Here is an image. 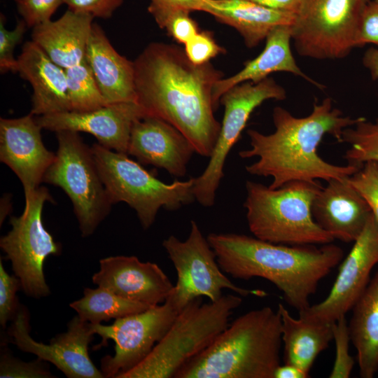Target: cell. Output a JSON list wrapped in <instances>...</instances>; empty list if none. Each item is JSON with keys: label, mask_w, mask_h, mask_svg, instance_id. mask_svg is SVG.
<instances>
[{"label": "cell", "mask_w": 378, "mask_h": 378, "mask_svg": "<svg viewBox=\"0 0 378 378\" xmlns=\"http://www.w3.org/2000/svg\"><path fill=\"white\" fill-rule=\"evenodd\" d=\"M41 129L31 113L18 118H0V161L20 179L24 197L40 187L55 158L56 153L43 142Z\"/></svg>", "instance_id": "e0dca14e"}, {"label": "cell", "mask_w": 378, "mask_h": 378, "mask_svg": "<svg viewBox=\"0 0 378 378\" xmlns=\"http://www.w3.org/2000/svg\"><path fill=\"white\" fill-rule=\"evenodd\" d=\"M265 7L295 15L302 0H248Z\"/></svg>", "instance_id": "60d3db41"}, {"label": "cell", "mask_w": 378, "mask_h": 378, "mask_svg": "<svg viewBox=\"0 0 378 378\" xmlns=\"http://www.w3.org/2000/svg\"><path fill=\"white\" fill-rule=\"evenodd\" d=\"M351 310L348 327L359 374L362 378H372L378 371V270Z\"/></svg>", "instance_id": "4316f807"}, {"label": "cell", "mask_w": 378, "mask_h": 378, "mask_svg": "<svg viewBox=\"0 0 378 378\" xmlns=\"http://www.w3.org/2000/svg\"><path fill=\"white\" fill-rule=\"evenodd\" d=\"M65 73L71 111H89L106 105L85 58Z\"/></svg>", "instance_id": "f1b7e54d"}, {"label": "cell", "mask_w": 378, "mask_h": 378, "mask_svg": "<svg viewBox=\"0 0 378 378\" xmlns=\"http://www.w3.org/2000/svg\"><path fill=\"white\" fill-rule=\"evenodd\" d=\"M203 12L234 28L248 48L257 46L275 27L292 24L295 15L248 0H206Z\"/></svg>", "instance_id": "d4e9b609"}, {"label": "cell", "mask_w": 378, "mask_h": 378, "mask_svg": "<svg viewBox=\"0 0 378 378\" xmlns=\"http://www.w3.org/2000/svg\"><path fill=\"white\" fill-rule=\"evenodd\" d=\"M221 270L232 278L260 277L272 283L286 303L303 310L318 284L343 259L344 251L332 243L286 245L237 233L206 237Z\"/></svg>", "instance_id": "3957f363"}, {"label": "cell", "mask_w": 378, "mask_h": 378, "mask_svg": "<svg viewBox=\"0 0 378 378\" xmlns=\"http://www.w3.org/2000/svg\"><path fill=\"white\" fill-rule=\"evenodd\" d=\"M360 117L345 116L326 97L314 103L310 114L298 118L288 110L276 106L272 111L275 127L273 133L262 134L255 130L247 131L251 148L241 150L244 159L257 158L246 165V171L253 176L271 177V188H278L293 181L313 182L322 179H343L360 167L347 164H330L318 154V148L326 134L339 141L343 130L355 125Z\"/></svg>", "instance_id": "7a4b0ae2"}, {"label": "cell", "mask_w": 378, "mask_h": 378, "mask_svg": "<svg viewBox=\"0 0 378 378\" xmlns=\"http://www.w3.org/2000/svg\"><path fill=\"white\" fill-rule=\"evenodd\" d=\"M338 142L349 146L343 156L348 164L361 167L368 161L378 162V119L370 121L360 117L343 130Z\"/></svg>", "instance_id": "f546056e"}, {"label": "cell", "mask_w": 378, "mask_h": 378, "mask_svg": "<svg viewBox=\"0 0 378 378\" xmlns=\"http://www.w3.org/2000/svg\"><path fill=\"white\" fill-rule=\"evenodd\" d=\"M281 347L279 312L270 307L253 309L229 323L174 378H274Z\"/></svg>", "instance_id": "277c9868"}, {"label": "cell", "mask_w": 378, "mask_h": 378, "mask_svg": "<svg viewBox=\"0 0 378 378\" xmlns=\"http://www.w3.org/2000/svg\"><path fill=\"white\" fill-rule=\"evenodd\" d=\"M68 9L89 14L94 18H109L122 5L123 0H63Z\"/></svg>", "instance_id": "ab89813d"}, {"label": "cell", "mask_w": 378, "mask_h": 378, "mask_svg": "<svg viewBox=\"0 0 378 378\" xmlns=\"http://www.w3.org/2000/svg\"><path fill=\"white\" fill-rule=\"evenodd\" d=\"M6 18L0 15V71L18 72V60L14 57V50L22 41L28 27L23 20H19L15 27L8 30L5 27Z\"/></svg>", "instance_id": "e575fe53"}, {"label": "cell", "mask_w": 378, "mask_h": 378, "mask_svg": "<svg viewBox=\"0 0 378 378\" xmlns=\"http://www.w3.org/2000/svg\"><path fill=\"white\" fill-rule=\"evenodd\" d=\"M91 149L110 202L127 203L136 211L144 230L153 224L160 209L175 211L195 201L194 177L166 183L127 154L98 143Z\"/></svg>", "instance_id": "52a82bcc"}, {"label": "cell", "mask_w": 378, "mask_h": 378, "mask_svg": "<svg viewBox=\"0 0 378 378\" xmlns=\"http://www.w3.org/2000/svg\"><path fill=\"white\" fill-rule=\"evenodd\" d=\"M309 374L298 367L290 365H280L276 370L274 378H307Z\"/></svg>", "instance_id": "ee69618b"}, {"label": "cell", "mask_w": 378, "mask_h": 378, "mask_svg": "<svg viewBox=\"0 0 378 378\" xmlns=\"http://www.w3.org/2000/svg\"><path fill=\"white\" fill-rule=\"evenodd\" d=\"M148 12L158 26L179 43L185 44L197 32V23L190 16V11L173 6L150 4Z\"/></svg>", "instance_id": "4dcf8cb0"}, {"label": "cell", "mask_w": 378, "mask_h": 378, "mask_svg": "<svg viewBox=\"0 0 378 378\" xmlns=\"http://www.w3.org/2000/svg\"><path fill=\"white\" fill-rule=\"evenodd\" d=\"M136 102L147 115L177 128L195 153L209 158L221 123L214 116L213 89L223 73L211 63H192L184 49L162 42L148 44L134 61Z\"/></svg>", "instance_id": "6da1fadb"}, {"label": "cell", "mask_w": 378, "mask_h": 378, "mask_svg": "<svg viewBox=\"0 0 378 378\" xmlns=\"http://www.w3.org/2000/svg\"><path fill=\"white\" fill-rule=\"evenodd\" d=\"M69 306L81 320L91 324L117 319L153 307L124 298L102 286L85 288L83 297L71 302Z\"/></svg>", "instance_id": "83f0119b"}, {"label": "cell", "mask_w": 378, "mask_h": 378, "mask_svg": "<svg viewBox=\"0 0 378 378\" xmlns=\"http://www.w3.org/2000/svg\"><path fill=\"white\" fill-rule=\"evenodd\" d=\"M332 332L335 343V357L329 377L348 378L353 370L354 360L349 351L351 340L345 316L340 317L333 323Z\"/></svg>", "instance_id": "1f68e13d"}, {"label": "cell", "mask_w": 378, "mask_h": 378, "mask_svg": "<svg viewBox=\"0 0 378 378\" xmlns=\"http://www.w3.org/2000/svg\"><path fill=\"white\" fill-rule=\"evenodd\" d=\"M322 188L317 181H293L278 188L246 183L244 207L255 237L286 245H322L335 239L314 221L312 204Z\"/></svg>", "instance_id": "5b68a950"}, {"label": "cell", "mask_w": 378, "mask_h": 378, "mask_svg": "<svg viewBox=\"0 0 378 378\" xmlns=\"http://www.w3.org/2000/svg\"><path fill=\"white\" fill-rule=\"evenodd\" d=\"M362 62L373 80H378V48H370L364 53Z\"/></svg>", "instance_id": "7bdbcfd3"}, {"label": "cell", "mask_w": 378, "mask_h": 378, "mask_svg": "<svg viewBox=\"0 0 378 378\" xmlns=\"http://www.w3.org/2000/svg\"><path fill=\"white\" fill-rule=\"evenodd\" d=\"M85 58L106 105L136 102L134 61L116 51L97 23L92 24Z\"/></svg>", "instance_id": "7402d4cb"}, {"label": "cell", "mask_w": 378, "mask_h": 378, "mask_svg": "<svg viewBox=\"0 0 378 378\" xmlns=\"http://www.w3.org/2000/svg\"><path fill=\"white\" fill-rule=\"evenodd\" d=\"M370 0H302L291 24L299 55L339 59L356 48L363 10Z\"/></svg>", "instance_id": "9c48e42d"}, {"label": "cell", "mask_w": 378, "mask_h": 378, "mask_svg": "<svg viewBox=\"0 0 378 378\" xmlns=\"http://www.w3.org/2000/svg\"><path fill=\"white\" fill-rule=\"evenodd\" d=\"M373 44L378 48V1L370 0L362 14L356 48Z\"/></svg>", "instance_id": "f35d334b"}, {"label": "cell", "mask_w": 378, "mask_h": 378, "mask_svg": "<svg viewBox=\"0 0 378 378\" xmlns=\"http://www.w3.org/2000/svg\"><path fill=\"white\" fill-rule=\"evenodd\" d=\"M286 97V90L269 77L256 83L238 84L221 96L225 110L220 133L206 167L194 178L193 193L198 203L205 207L214 204L226 158L253 111L267 100L281 101Z\"/></svg>", "instance_id": "7c38bea8"}, {"label": "cell", "mask_w": 378, "mask_h": 378, "mask_svg": "<svg viewBox=\"0 0 378 378\" xmlns=\"http://www.w3.org/2000/svg\"><path fill=\"white\" fill-rule=\"evenodd\" d=\"M63 0H18V10L28 27H34L51 20Z\"/></svg>", "instance_id": "74e56055"}, {"label": "cell", "mask_w": 378, "mask_h": 378, "mask_svg": "<svg viewBox=\"0 0 378 378\" xmlns=\"http://www.w3.org/2000/svg\"><path fill=\"white\" fill-rule=\"evenodd\" d=\"M1 202L3 203V204H1V215H0L1 225L4 222V220L8 216V214H9L10 213V199H9L8 195L4 196L3 199L1 200Z\"/></svg>", "instance_id": "f6af8a7d"}, {"label": "cell", "mask_w": 378, "mask_h": 378, "mask_svg": "<svg viewBox=\"0 0 378 378\" xmlns=\"http://www.w3.org/2000/svg\"><path fill=\"white\" fill-rule=\"evenodd\" d=\"M348 180L366 200L378 223V162H366Z\"/></svg>", "instance_id": "836d02e7"}, {"label": "cell", "mask_w": 378, "mask_h": 378, "mask_svg": "<svg viewBox=\"0 0 378 378\" xmlns=\"http://www.w3.org/2000/svg\"><path fill=\"white\" fill-rule=\"evenodd\" d=\"M374 1H378V0H374Z\"/></svg>", "instance_id": "7dc6e473"}, {"label": "cell", "mask_w": 378, "mask_h": 378, "mask_svg": "<svg viewBox=\"0 0 378 378\" xmlns=\"http://www.w3.org/2000/svg\"><path fill=\"white\" fill-rule=\"evenodd\" d=\"M179 312L167 298L160 304L117 318L111 325L92 324L94 334L102 338L95 349L106 345L108 340L115 343L114 355L101 360L104 377L118 378L141 363L165 335Z\"/></svg>", "instance_id": "4fadbf2b"}, {"label": "cell", "mask_w": 378, "mask_h": 378, "mask_svg": "<svg viewBox=\"0 0 378 378\" xmlns=\"http://www.w3.org/2000/svg\"><path fill=\"white\" fill-rule=\"evenodd\" d=\"M17 60L18 72L33 89L30 113L41 116L71 110L64 68L32 41L24 44Z\"/></svg>", "instance_id": "44dd1931"}, {"label": "cell", "mask_w": 378, "mask_h": 378, "mask_svg": "<svg viewBox=\"0 0 378 378\" xmlns=\"http://www.w3.org/2000/svg\"><path fill=\"white\" fill-rule=\"evenodd\" d=\"M195 150L190 141L174 126L153 115H146L133 123L127 155L142 164L166 170L183 177Z\"/></svg>", "instance_id": "d6986e66"}, {"label": "cell", "mask_w": 378, "mask_h": 378, "mask_svg": "<svg viewBox=\"0 0 378 378\" xmlns=\"http://www.w3.org/2000/svg\"><path fill=\"white\" fill-rule=\"evenodd\" d=\"M21 288L19 279L9 274L0 261V324L3 328L13 321L20 307L16 293Z\"/></svg>", "instance_id": "d590c367"}, {"label": "cell", "mask_w": 378, "mask_h": 378, "mask_svg": "<svg viewBox=\"0 0 378 378\" xmlns=\"http://www.w3.org/2000/svg\"><path fill=\"white\" fill-rule=\"evenodd\" d=\"M56 133L55 158L46 171L43 183L60 188L72 202L81 235H92L110 213L112 206L99 174L91 147L79 132Z\"/></svg>", "instance_id": "ba28073f"}, {"label": "cell", "mask_w": 378, "mask_h": 378, "mask_svg": "<svg viewBox=\"0 0 378 378\" xmlns=\"http://www.w3.org/2000/svg\"><path fill=\"white\" fill-rule=\"evenodd\" d=\"M176 271L177 279L168 298L181 312L189 302L198 298L218 300L223 290L228 289L243 297H265L262 290L239 287L232 282L220 267L216 255L199 225L190 222V230L186 239L181 241L170 235L162 241Z\"/></svg>", "instance_id": "8fae6325"}, {"label": "cell", "mask_w": 378, "mask_h": 378, "mask_svg": "<svg viewBox=\"0 0 378 378\" xmlns=\"http://www.w3.org/2000/svg\"><path fill=\"white\" fill-rule=\"evenodd\" d=\"M184 45L187 57L197 65L208 63L211 59L225 52L216 42L209 31L197 32Z\"/></svg>", "instance_id": "8d00e7d4"}, {"label": "cell", "mask_w": 378, "mask_h": 378, "mask_svg": "<svg viewBox=\"0 0 378 378\" xmlns=\"http://www.w3.org/2000/svg\"><path fill=\"white\" fill-rule=\"evenodd\" d=\"M16 3L18 1V0H14Z\"/></svg>", "instance_id": "bcb514c9"}, {"label": "cell", "mask_w": 378, "mask_h": 378, "mask_svg": "<svg viewBox=\"0 0 378 378\" xmlns=\"http://www.w3.org/2000/svg\"><path fill=\"white\" fill-rule=\"evenodd\" d=\"M94 18L68 9L57 20L33 27L31 41L54 62L67 69L85 59Z\"/></svg>", "instance_id": "cb8c5ba5"}, {"label": "cell", "mask_w": 378, "mask_h": 378, "mask_svg": "<svg viewBox=\"0 0 378 378\" xmlns=\"http://www.w3.org/2000/svg\"><path fill=\"white\" fill-rule=\"evenodd\" d=\"M378 264V223L372 213L346 258L326 298L299 312V317L333 323L351 310L370 282Z\"/></svg>", "instance_id": "9a60e30c"}, {"label": "cell", "mask_w": 378, "mask_h": 378, "mask_svg": "<svg viewBox=\"0 0 378 378\" xmlns=\"http://www.w3.org/2000/svg\"><path fill=\"white\" fill-rule=\"evenodd\" d=\"M29 330V313L20 305L8 328L11 343L20 350L53 364L69 378L105 377L89 356V344L95 335L91 323L74 316L68 323L67 330L52 338L48 344L34 340Z\"/></svg>", "instance_id": "5bb4252c"}, {"label": "cell", "mask_w": 378, "mask_h": 378, "mask_svg": "<svg viewBox=\"0 0 378 378\" xmlns=\"http://www.w3.org/2000/svg\"><path fill=\"white\" fill-rule=\"evenodd\" d=\"M24 198V211L20 216L10 218L11 230L1 237L0 247L10 261L22 291L38 299L50 293L45 279L44 262L50 255H59L62 247L43 223L44 204L53 202L48 190L40 186Z\"/></svg>", "instance_id": "30bf717a"}, {"label": "cell", "mask_w": 378, "mask_h": 378, "mask_svg": "<svg viewBox=\"0 0 378 378\" xmlns=\"http://www.w3.org/2000/svg\"><path fill=\"white\" fill-rule=\"evenodd\" d=\"M241 303V296L231 293L204 304L202 298L193 300L178 313L150 354L118 378H174L228 326L234 310Z\"/></svg>", "instance_id": "8992f818"}, {"label": "cell", "mask_w": 378, "mask_h": 378, "mask_svg": "<svg viewBox=\"0 0 378 378\" xmlns=\"http://www.w3.org/2000/svg\"><path fill=\"white\" fill-rule=\"evenodd\" d=\"M92 281L124 298L150 306L164 302L174 286L156 263L141 262L133 255L101 259Z\"/></svg>", "instance_id": "ac0fdd59"}, {"label": "cell", "mask_w": 378, "mask_h": 378, "mask_svg": "<svg viewBox=\"0 0 378 378\" xmlns=\"http://www.w3.org/2000/svg\"><path fill=\"white\" fill-rule=\"evenodd\" d=\"M277 311L281 318L284 363L295 365L309 374L316 357L333 340V323L295 318L281 303Z\"/></svg>", "instance_id": "484cf974"}, {"label": "cell", "mask_w": 378, "mask_h": 378, "mask_svg": "<svg viewBox=\"0 0 378 378\" xmlns=\"http://www.w3.org/2000/svg\"><path fill=\"white\" fill-rule=\"evenodd\" d=\"M1 378H52L46 361L38 358L31 362H24L3 351L0 358Z\"/></svg>", "instance_id": "d6a6232c"}, {"label": "cell", "mask_w": 378, "mask_h": 378, "mask_svg": "<svg viewBox=\"0 0 378 378\" xmlns=\"http://www.w3.org/2000/svg\"><path fill=\"white\" fill-rule=\"evenodd\" d=\"M371 214L369 204L348 177L327 181L312 204V214L316 224L334 239L346 243L356 241Z\"/></svg>", "instance_id": "ffe728a7"}, {"label": "cell", "mask_w": 378, "mask_h": 378, "mask_svg": "<svg viewBox=\"0 0 378 378\" xmlns=\"http://www.w3.org/2000/svg\"><path fill=\"white\" fill-rule=\"evenodd\" d=\"M206 0H150V4L173 6L192 11H204Z\"/></svg>", "instance_id": "b9f144b4"}, {"label": "cell", "mask_w": 378, "mask_h": 378, "mask_svg": "<svg viewBox=\"0 0 378 378\" xmlns=\"http://www.w3.org/2000/svg\"><path fill=\"white\" fill-rule=\"evenodd\" d=\"M291 25L274 27L265 38L263 50L254 59L245 63L237 74L218 80L213 89L216 109L221 96L229 89L244 82L258 83L274 72H288L300 76L322 90L325 86L305 74L298 66L290 49Z\"/></svg>", "instance_id": "603a6c76"}, {"label": "cell", "mask_w": 378, "mask_h": 378, "mask_svg": "<svg viewBox=\"0 0 378 378\" xmlns=\"http://www.w3.org/2000/svg\"><path fill=\"white\" fill-rule=\"evenodd\" d=\"M146 115L137 102H127L89 111H69L41 115L36 121L42 129L55 132L70 130L90 134L102 146L127 154L133 123Z\"/></svg>", "instance_id": "2e32d148"}]
</instances>
